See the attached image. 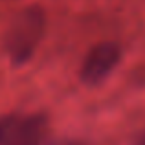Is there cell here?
Listing matches in <instances>:
<instances>
[{
  "label": "cell",
  "instance_id": "4",
  "mask_svg": "<svg viewBox=\"0 0 145 145\" xmlns=\"http://www.w3.org/2000/svg\"><path fill=\"white\" fill-rule=\"evenodd\" d=\"M132 145H145V129H143V131H142V132H140V134L134 138Z\"/></svg>",
  "mask_w": 145,
  "mask_h": 145
},
{
  "label": "cell",
  "instance_id": "3",
  "mask_svg": "<svg viewBox=\"0 0 145 145\" xmlns=\"http://www.w3.org/2000/svg\"><path fill=\"white\" fill-rule=\"evenodd\" d=\"M121 61V48L116 42H99L88 53L79 70V77L85 85L97 86L118 68Z\"/></svg>",
  "mask_w": 145,
  "mask_h": 145
},
{
  "label": "cell",
  "instance_id": "2",
  "mask_svg": "<svg viewBox=\"0 0 145 145\" xmlns=\"http://www.w3.org/2000/svg\"><path fill=\"white\" fill-rule=\"evenodd\" d=\"M46 134L42 114H11L0 118V145H40Z\"/></svg>",
  "mask_w": 145,
  "mask_h": 145
},
{
  "label": "cell",
  "instance_id": "1",
  "mask_svg": "<svg viewBox=\"0 0 145 145\" xmlns=\"http://www.w3.org/2000/svg\"><path fill=\"white\" fill-rule=\"evenodd\" d=\"M44 31H46L44 7L28 6L15 15L4 39V46L13 66H22L35 55Z\"/></svg>",
  "mask_w": 145,
  "mask_h": 145
}]
</instances>
